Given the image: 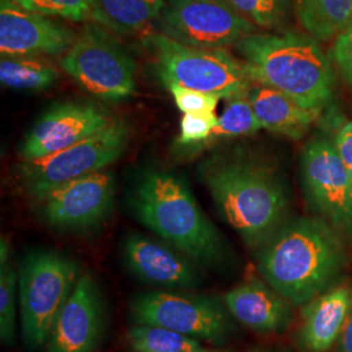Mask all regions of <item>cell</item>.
<instances>
[{"instance_id":"6da1fadb","label":"cell","mask_w":352,"mask_h":352,"mask_svg":"<svg viewBox=\"0 0 352 352\" xmlns=\"http://www.w3.org/2000/svg\"><path fill=\"white\" fill-rule=\"evenodd\" d=\"M346 263L343 235L324 218L289 219L257 250L261 277L294 307L338 285Z\"/></svg>"},{"instance_id":"7a4b0ae2","label":"cell","mask_w":352,"mask_h":352,"mask_svg":"<svg viewBox=\"0 0 352 352\" xmlns=\"http://www.w3.org/2000/svg\"><path fill=\"white\" fill-rule=\"evenodd\" d=\"M219 213L243 241L258 250L289 221V192L277 170L245 154H217L200 167Z\"/></svg>"},{"instance_id":"3957f363","label":"cell","mask_w":352,"mask_h":352,"mask_svg":"<svg viewBox=\"0 0 352 352\" xmlns=\"http://www.w3.org/2000/svg\"><path fill=\"white\" fill-rule=\"evenodd\" d=\"M128 204L145 227L200 266L226 257V245L183 177L173 171L146 168L140 173Z\"/></svg>"},{"instance_id":"277c9868","label":"cell","mask_w":352,"mask_h":352,"mask_svg":"<svg viewBox=\"0 0 352 352\" xmlns=\"http://www.w3.org/2000/svg\"><path fill=\"white\" fill-rule=\"evenodd\" d=\"M252 82L276 89L307 109L322 110L336 76L317 39L295 32L253 33L236 45Z\"/></svg>"},{"instance_id":"5b68a950","label":"cell","mask_w":352,"mask_h":352,"mask_svg":"<svg viewBox=\"0 0 352 352\" xmlns=\"http://www.w3.org/2000/svg\"><path fill=\"white\" fill-rule=\"evenodd\" d=\"M81 277L74 258L56 251H34L19 272L23 337L30 350L46 346L51 329Z\"/></svg>"},{"instance_id":"8992f818","label":"cell","mask_w":352,"mask_h":352,"mask_svg":"<svg viewBox=\"0 0 352 352\" xmlns=\"http://www.w3.org/2000/svg\"><path fill=\"white\" fill-rule=\"evenodd\" d=\"M148 43L164 85L177 84L228 100L245 93L253 84L244 63L225 49L190 47L161 33L151 34Z\"/></svg>"},{"instance_id":"52a82bcc","label":"cell","mask_w":352,"mask_h":352,"mask_svg":"<svg viewBox=\"0 0 352 352\" xmlns=\"http://www.w3.org/2000/svg\"><path fill=\"white\" fill-rule=\"evenodd\" d=\"M60 65L81 88L104 101H124L136 91L138 67L133 58L107 29L96 23L76 37Z\"/></svg>"},{"instance_id":"ba28073f","label":"cell","mask_w":352,"mask_h":352,"mask_svg":"<svg viewBox=\"0 0 352 352\" xmlns=\"http://www.w3.org/2000/svg\"><path fill=\"white\" fill-rule=\"evenodd\" d=\"M131 141L126 120H113L100 132L47 157L23 162L19 177L29 197H38L64 183L104 171L122 157Z\"/></svg>"},{"instance_id":"9c48e42d","label":"cell","mask_w":352,"mask_h":352,"mask_svg":"<svg viewBox=\"0 0 352 352\" xmlns=\"http://www.w3.org/2000/svg\"><path fill=\"white\" fill-rule=\"evenodd\" d=\"M135 325L166 327L213 344L226 343L234 331L225 302L212 296L177 291H151L129 305Z\"/></svg>"},{"instance_id":"30bf717a","label":"cell","mask_w":352,"mask_h":352,"mask_svg":"<svg viewBox=\"0 0 352 352\" xmlns=\"http://www.w3.org/2000/svg\"><path fill=\"white\" fill-rule=\"evenodd\" d=\"M155 24L161 34L199 49L235 46L258 29L222 0H166Z\"/></svg>"},{"instance_id":"8fae6325","label":"cell","mask_w":352,"mask_h":352,"mask_svg":"<svg viewBox=\"0 0 352 352\" xmlns=\"http://www.w3.org/2000/svg\"><path fill=\"white\" fill-rule=\"evenodd\" d=\"M302 189L312 209L352 239V180L334 144L312 140L302 153Z\"/></svg>"},{"instance_id":"7c38bea8","label":"cell","mask_w":352,"mask_h":352,"mask_svg":"<svg viewBox=\"0 0 352 352\" xmlns=\"http://www.w3.org/2000/svg\"><path fill=\"white\" fill-rule=\"evenodd\" d=\"M113 200L115 177L104 170L64 183L34 202L49 226L63 231H87L107 219Z\"/></svg>"},{"instance_id":"4fadbf2b","label":"cell","mask_w":352,"mask_h":352,"mask_svg":"<svg viewBox=\"0 0 352 352\" xmlns=\"http://www.w3.org/2000/svg\"><path fill=\"white\" fill-rule=\"evenodd\" d=\"M109 115L90 102L67 101L51 106L29 129L20 148L23 162L64 151L109 126Z\"/></svg>"},{"instance_id":"5bb4252c","label":"cell","mask_w":352,"mask_h":352,"mask_svg":"<svg viewBox=\"0 0 352 352\" xmlns=\"http://www.w3.org/2000/svg\"><path fill=\"white\" fill-rule=\"evenodd\" d=\"M104 327L101 292L89 273L81 274L51 329L47 352H94Z\"/></svg>"},{"instance_id":"9a60e30c","label":"cell","mask_w":352,"mask_h":352,"mask_svg":"<svg viewBox=\"0 0 352 352\" xmlns=\"http://www.w3.org/2000/svg\"><path fill=\"white\" fill-rule=\"evenodd\" d=\"M76 36L49 16L30 12L10 0H0V52L11 56L63 55Z\"/></svg>"},{"instance_id":"2e32d148","label":"cell","mask_w":352,"mask_h":352,"mask_svg":"<svg viewBox=\"0 0 352 352\" xmlns=\"http://www.w3.org/2000/svg\"><path fill=\"white\" fill-rule=\"evenodd\" d=\"M122 257L126 269L148 285L183 289H195L202 282L201 272L188 256L141 234L126 235Z\"/></svg>"},{"instance_id":"e0dca14e","label":"cell","mask_w":352,"mask_h":352,"mask_svg":"<svg viewBox=\"0 0 352 352\" xmlns=\"http://www.w3.org/2000/svg\"><path fill=\"white\" fill-rule=\"evenodd\" d=\"M228 314L256 333H280L294 321V305L258 278H248L223 296Z\"/></svg>"},{"instance_id":"ac0fdd59","label":"cell","mask_w":352,"mask_h":352,"mask_svg":"<svg viewBox=\"0 0 352 352\" xmlns=\"http://www.w3.org/2000/svg\"><path fill=\"white\" fill-rule=\"evenodd\" d=\"M352 305V287L338 283L302 307L295 342L302 352H327L338 342Z\"/></svg>"},{"instance_id":"d6986e66","label":"cell","mask_w":352,"mask_h":352,"mask_svg":"<svg viewBox=\"0 0 352 352\" xmlns=\"http://www.w3.org/2000/svg\"><path fill=\"white\" fill-rule=\"evenodd\" d=\"M247 96L263 128L289 139L302 138L321 113L304 107L279 90L256 82L248 89Z\"/></svg>"},{"instance_id":"ffe728a7","label":"cell","mask_w":352,"mask_h":352,"mask_svg":"<svg viewBox=\"0 0 352 352\" xmlns=\"http://www.w3.org/2000/svg\"><path fill=\"white\" fill-rule=\"evenodd\" d=\"M166 0H90V20L116 34L131 36L157 23Z\"/></svg>"},{"instance_id":"44dd1931","label":"cell","mask_w":352,"mask_h":352,"mask_svg":"<svg viewBox=\"0 0 352 352\" xmlns=\"http://www.w3.org/2000/svg\"><path fill=\"white\" fill-rule=\"evenodd\" d=\"M302 28L317 41L338 37L352 19V0H292Z\"/></svg>"},{"instance_id":"7402d4cb","label":"cell","mask_w":352,"mask_h":352,"mask_svg":"<svg viewBox=\"0 0 352 352\" xmlns=\"http://www.w3.org/2000/svg\"><path fill=\"white\" fill-rule=\"evenodd\" d=\"M59 78V72L34 56L1 55L0 81L13 90L39 91L51 88Z\"/></svg>"},{"instance_id":"603a6c76","label":"cell","mask_w":352,"mask_h":352,"mask_svg":"<svg viewBox=\"0 0 352 352\" xmlns=\"http://www.w3.org/2000/svg\"><path fill=\"white\" fill-rule=\"evenodd\" d=\"M126 340L133 352H204L200 340L154 325H135Z\"/></svg>"},{"instance_id":"cb8c5ba5","label":"cell","mask_w":352,"mask_h":352,"mask_svg":"<svg viewBox=\"0 0 352 352\" xmlns=\"http://www.w3.org/2000/svg\"><path fill=\"white\" fill-rule=\"evenodd\" d=\"M247 91L227 100L226 109L219 116L218 126L214 128L213 133L202 144L199 151L205 149V146H212L221 140L248 136L263 129L261 123L253 111Z\"/></svg>"},{"instance_id":"d4e9b609","label":"cell","mask_w":352,"mask_h":352,"mask_svg":"<svg viewBox=\"0 0 352 352\" xmlns=\"http://www.w3.org/2000/svg\"><path fill=\"white\" fill-rule=\"evenodd\" d=\"M232 10L258 28L282 25L287 16L292 0H222Z\"/></svg>"},{"instance_id":"484cf974","label":"cell","mask_w":352,"mask_h":352,"mask_svg":"<svg viewBox=\"0 0 352 352\" xmlns=\"http://www.w3.org/2000/svg\"><path fill=\"white\" fill-rule=\"evenodd\" d=\"M19 274L8 263L0 264V337L6 346L16 338V305Z\"/></svg>"},{"instance_id":"4316f807","label":"cell","mask_w":352,"mask_h":352,"mask_svg":"<svg viewBox=\"0 0 352 352\" xmlns=\"http://www.w3.org/2000/svg\"><path fill=\"white\" fill-rule=\"evenodd\" d=\"M26 11L74 23L90 19V0H10Z\"/></svg>"},{"instance_id":"83f0119b","label":"cell","mask_w":352,"mask_h":352,"mask_svg":"<svg viewBox=\"0 0 352 352\" xmlns=\"http://www.w3.org/2000/svg\"><path fill=\"white\" fill-rule=\"evenodd\" d=\"M219 123V116L215 113H184L180 120V131L176 144L193 153L210 138L214 128Z\"/></svg>"},{"instance_id":"f1b7e54d","label":"cell","mask_w":352,"mask_h":352,"mask_svg":"<svg viewBox=\"0 0 352 352\" xmlns=\"http://www.w3.org/2000/svg\"><path fill=\"white\" fill-rule=\"evenodd\" d=\"M166 89L171 93L176 107L183 113H215L221 97L200 90L184 88L177 84H167Z\"/></svg>"},{"instance_id":"f546056e","label":"cell","mask_w":352,"mask_h":352,"mask_svg":"<svg viewBox=\"0 0 352 352\" xmlns=\"http://www.w3.org/2000/svg\"><path fill=\"white\" fill-rule=\"evenodd\" d=\"M333 55L342 72L352 82V19L350 24L336 39Z\"/></svg>"},{"instance_id":"4dcf8cb0","label":"cell","mask_w":352,"mask_h":352,"mask_svg":"<svg viewBox=\"0 0 352 352\" xmlns=\"http://www.w3.org/2000/svg\"><path fill=\"white\" fill-rule=\"evenodd\" d=\"M334 145L337 148V151L340 153V158L343 160L344 164L349 168L352 167V122L342 126V129L336 138Z\"/></svg>"},{"instance_id":"1f68e13d","label":"cell","mask_w":352,"mask_h":352,"mask_svg":"<svg viewBox=\"0 0 352 352\" xmlns=\"http://www.w3.org/2000/svg\"><path fill=\"white\" fill-rule=\"evenodd\" d=\"M340 352H352V305L340 338Z\"/></svg>"},{"instance_id":"d6a6232c","label":"cell","mask_w":352,"mask_h":352,"mask_svg":"<svg viewBox=\"0 0 352 352\" xmlns=\"http://www.w3.org/2000/svg\"><path fill=\"white\" fill-rule=\"evenodd\" d=\"M349 173H350V176H351V180H352V167H350V168H349Z\"/></svg>"},{"instance_id":"836d02e7","label":"cell","mask_w":352,"mask_h":352,"mask_svg":"<svg viewBox=\"0 0 352 352\" xmlns=\"http://www.w3.org/2000/svg\"><path fill=\"white\" fill-rule=\"evenodd\" d=\"M204 352H222V351H214V350H208V349H206V350H205V351Z\"/></svg>"},{"instance_id":"e575fe53","label":"cell","mask_w":352,"mask_h":352,"mask_svg":"<svg viewBox=\"0 0 352 352\" xmlns=\"http://www.w3.org/2000/svg\"><path fill=\"white\" fill-rule=\"evenodd\" d=\"M254 352H263V351H254Z\"/></svg>"}]
</instances>
